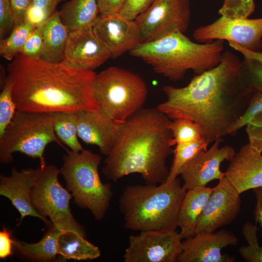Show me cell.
Returning <instances> with one entry per match:
<instances>
[{
    "mask_svg": "<svg viewBox=\"0 0 262 262\" xmlns=\"http://www.w3.org/2000/svg\"><path fill=\"white\" fill-rule=\"evenodd\" d=\"M241 63L232 52H224L217 66L196 75L187 85L164 86L166 100L157 108L170 119L196 123L209 144L222 138L244 113L253 95L240 81Z\"/></svg>",
    "mask_w": 262,
    "mask_h": 262,
    "instance_id": "1",
    "label": "cell"
},
{
    "mask_svg": "<svg viewBox=\"0 0 262 262\" xmlns=\"http://www.w3.org/2000/svg\"><path fill=\"white\" fill-rule=\"evenodd\" d=\"M18 111L52 114L96 110V73L63 62L31 59L18 54L8 65Z\"/></svg>",
    "mask_w": 262,
    "mask_h": 262,
    "instance_id": "2",
    "label": "cell"
},
{
    "mask_svg": "<svg viewBox=\"0 0 262 262\" xmlns=\"http://www.w3.org/2000/svg\"><path fill=\"white\" fill-rule=\"evenodd\" d=\"M170 119L156 108H141L121 124L115 144L106 156L102 173L116 182L137 173L146 184L166 181L168 157L173 152Z\"/></svg>",
    "mask_w": 262,
    "mask_h": 262,
    "instance_id": "3",
    "label": "cell"
},
{
    "mask_svg": "<svg viewBox=\"0 0 262 262\" xmlns=\"http://www.w3.org/2000/svg\"><path fill=\"white\" fill-rule=\"evenodd\" d=\"M224 48V40L197 43L183 33L175 32L141 43L129 53L150 66L155 73L175 82L182 80L190 70L197 75L217 66Z\"/></svg>",
    "mask_w": 262,
    "mask_h": 262,
    "instance_id": "4",
    "label": "cell"
},
{
    "mask_svg": "<svg viewBox=\"0 0 262 262\" xmlns=\"http://www.w3.org/2000/svg\"><path fill=\"white\" fill-rule=\"evenodd\" d=\"M187 190L177 178L170 182L127 186L119 199L124 227L133 231L175 230Z\"/></svg>",
    "mask_w": 262,
    "mask_h": 262,
    "instance_id": "5",
    "label": "cell"
},
{
    "mask_svg": "<svg viewBox=\"0 0 262 262\" xmlns=\"http://www.w3.org/2000/svg\"><path fill=\"white\" fill-rule=\"evenodd\" d=\"M60 168L74 203L90 211L95 219H103L113 196L111 185L103 183L98 173L101 157L87 149L66 150Z\"/></svg>",
    "mask_w": 262,
    "mask_h": 262,
    "instance_id": "6",
    "label": "cell"
},
{
    "mask_svg": "<svg viewBox=\"0 0 262 262\" xmlns=\"http://www.w3.org/2000/svg\"><path fill=\"white\" fill-rule=\"evenodd\" d=\"M52 142L67 150L54 131L52 114L17 110L0 136V162L9 164L13 160V154L20 152L38 158L40 165L44 166L45 148Z\"/></svg>",
    "mask_w": 262,
    "mask_h": 262,
    "instance_id": "7",
    "label": "cell"
},
{
    "mask_svg": "<svg viewBox=\"0 0 262 262\" xmlns=\"http://www.w3.org/2000/svg\"><path fill=\"white\" fill-rule=\"evenodd\" d=\"M94 93L99 108L115 120L123 122L142 108L148 89L138 75L110 66L96 74Z\"/></svg>",
    "mask_w": 262,
    "mask_h": 262,
    "instance_id": "8",
    "label": "cell"
},
{
    "mask_svg": "<svg viewBox=\"0 0 262 262\" xmlns=\"http://www.w3.org/2000/svg\"><path fill=\"white\" fill-rule=\"evenodd\" d=\"M60 170L53 164L40 165L36 169L31 194L32 204L44 218L61 231L77 232L84 237V229L74 218L69 201L72 195L58 180Z\"/></svg>",
    "mask_w": 262,
    "mask_h": 262,
    "instance_id": "9",
    "label": "cell"
},
{
    "mask_svg": "<svg viewBox=\"0 0 262 262\" xmlns=\"http://www.w3.org/2000/svg\"><path fill=\"white\" fill-rule=\"evenodd\" d=\"M190 16L189 0H155L135 19L140 30L141 43L175 32L184 33L189 26Z\"/></svg>",
    "mask_w": 262,
    "mask_h": 262,
    "instance_id": "10",
    "label": "cell"
},
{
    "mask_svg": "<svg viewBox=\"0 0 262 262\" xmlns=\"http://www.w3.org/2000/svg\"><path fill=\"white\" fill-rule=\"evenodd\" d=\"M183 239L175 230L142 231L129 238L123 255L125 262H176Z\"/></svg>",
    "mask_w": 262,
    "mask_h": 262,
    "instance_id": "11",
    "label": "cell"
},
{
    "mask_svg": "<svg viewBox=\"0 0 262 262\" xmlns=\"http://www.w3.org/2000/svg\"><path fill=\"white\" fill-rule=\"evenodd\" d=\"M193 35L200 43L227 40L249 50L262 52V18L229 19L221 16L212 23L196 28Z\"/></svg>",
    "mask_w": 262,
    "mask_h": 262,
    "instance_id": "12",
    "label": "cell"
},
{
    "mask_svg": "<svg viewBox=\"0 0 262 262\" xmlns=\"http://www.w3.org/2000/svg\"><path fill=\"white\" fill-rule=\"evenodd\" d=\"M240 195L226 176L219 180L199 217L195 235L213 232L232 223L241 210Z\"/></svg>",
    "mask_w": 262,
    "mask_h": 262,
    "instance_id": "13",
    "label": "cell"
},
{
    "mask_svg": "<svg viewBox=\"0 0 262 262\" xmlns=\"http://www.w3.org/2000/svg\"><path fill=\"white\" fill-rule=\"evenodd\" d=\"M222 141V138L214 141L209 149L199 153L181 169L179 176L186 190L205 186L211 181L220 180L226 176L225 172L220 170L221 164L224 161L230 162L236 152L229 146L220 147Z\"/></svg>",
    "mask_w": 262,
    "mask_h": 262,
    "instance_id": "14",
    "label": "cell"
},
{
    "mask_svg": "<svg viewBox=\"0 0 262 262\" xmlns=\"http://www.w3.org/2000/svg\"><path fill=\"white\" fill-rule=\"evenodd\" d=\"M93 31L115 59L130 52L141 43L140 32L135 20H131L119 13L99 14Z\"/></svg>",
    "mask_w": 262,
    "mask_h": 262,
    "instance_id": "15",
    "label": "cell"
},
{
    "mask_svg": "<svg viewBox=\"0 0 262 262\" xmlns=\"http://www.w3.org/2000/svg\"><path fill=\"white\" fill-rule=\"evenodd\" d=\"M238 242L235 234L225 229L196 234L182 241L178 262H233L234 258L222 254V250L229 246H237Z\"/></svg>",
    "mask_w": 262,
    "mask_h": 262,
    "instance_id": "16",
    "label": "cell"
},
{
    "mask_svg": "<svg viewBox=\"0 0 262 262\" xmlns=\"http://www.w3.org/2000/svg\"><path fill=\"white\" fill-rule=\"evenodd\" d=\"M110 58L109 51L97 37L93 27L69 32L62 62L64 64L94 71Z\"/></svg>",
    "mask_w": 262,
    "mask_h": 262,
    "instance_id": "17",
    "label": "cell"
},
{
    "mask_svg": "<svg viewBox=\"0 0 262 262\" xmlns=\"http://www.w3.org/2000/svg\"><path fill=\"white\" fill-rule=\"evenodd\" d=\"M75 113L78 137L86 144L97 146L102 155L107 156L115 144L122 122L99 108Z\"/></svg>",
    "mask_w": 262,
    "mask_h": 262,
    "instance_id": "18",
    "label": "cell"
},
{
    "mask_svg": "<svg viewBox=\"0 0 262 262\" xmlns=\"http://www.w3.org/2000/svg\"><path fill=\"white\" fill-rule=\"evenodd\" d=\"M36 169L27 168L18 171L13 167L10 176H0V195L8 198L24 217L31 216L39 218L49 226L51 222L44 218L34 208L31 199L32 188Z\"/></svg>",
    "mask_w": 262,
    "mask_h": 262,
    "instance_id": "19",
    "label": "cell"
},
{
    "mask_svg": "<svg viewBox=\"0 0 262 262\" xmlns=\"http://www.w3.org/2000/svg\"><path fill=\"white\" fill-rule=\"evenodd\" d=\"M226 177L241 194L262 187V153L248 143L241 147L229 162Z\"/></svg>",
    "mask_w": 262,
    "mask_h": 262,
    "instance_id": "20",
    "label": "cell"
},
{
    "mask_svg": "<svg viewBox=\"0 0 262 262\" xmlns=\"http://www.w3.org/2000/svg\"><path fill=\"white\" fill-rule=\"evenodd\" d=\"M213 188L196 187L187 190L180 205L177 220L178 227L183 239L195 235L198 220Z\"/></svg>",
    "mask_w": 262,
    "mask_h": 262,
    "instance_id": "21",
    "label": "cell"
},
{
    "mask_svg": "<svg viewBox=\"0 0 262 262\" xmlns=\"http://www.w3.org/2000/svg\"><path fill=\"white\" fill-rule=\"evenodd\" d=\"M68 34L69 31L60 18L59 11L56 10L45 22L40 59L51 63L62 62Z\"/></svg>",
    "mask_w": 262,
    "mask_h": 262,
    "instance_id": "22",
    "label": "cell"
},
{
    "mask_svg": "<svg viewBox=\"0 0 262 262\" xmlns=\"http://www.w3.org/2000/svg\"><path fill=\"white\" fill-rule=\"evenodd\" d=\"M59 13L69 32L93 27L100 14L97 0H69L63 4Z\"/></svg>",
    "mask_w": 262,
    "mask_h": 262,
    "instance_id": "23",
    "label": "cell"
},
{
    "mask_svg": "<svg viewBox=\"0 0 262 262\" xmlns=\"http://www.w3.org/2000/svg\"><path fill=\"white\" fill-rule=\"evenodd\" d=\"M57 253L65 259L93 260L99 257V248L72 231H62L57 242Z\"/></svg>",
    "mask_w": 262,
    "mask_h": 262,
    "instance_id": "24",
    "label": "cell"
},
{
    "mask_svg": "<svg viewBox=\"0 0 262 262\" xmlns=\"http://www.w3.org/2000/svg\"><path fill=\"white\" fill-rule=\"evenodd\" d=\"M43 237L35 243L13 240V247L22 256L35 261L49 262L56 259L57 242L61 230L52 224Z\"/></svg>",
    "mask_w": 262,
    "mask_h": 262,
    "instance_id": "25",
    "label": "cell"
},
{
    "mask_svg": "<svg viewBox=\"0 0 262 262\" xmlns=\"http://www.w3.org/2000/svg\"><path fill=\"white\" fill-rule=\"evenodd\" d=\"M54 131L62 143L74 151L83 148L78 140L75 113H52Z\"/></svg>",
    "mask_w": 262,
    "mask_h": 262,
    "instance_id": "26",
    "label": "cell"
},
{
    "mask_svg": "<svg viewBox=\"0 0 262 262\" xmlns=\"http://www.w3.org/2000/svg\"><path fill=\"white\" fill-rule=\"evenodd\" d=\"M36 27L25 20L14 27L8 36L0 39V54L8 61H12L18 54Z\"/></svg>",
    "mask_w": 262,
    "mask_h": 262,
    "instance_id": "27",
    "label": "cell"
},
{
    "mask_svg": "<svg viewBox=\"0 0 262 262\" xmlns=\"http://www.w3.org/2000/svg\"><path fill=\"white\" fill-rule=\"evenodd\" d=\"M210 144L205 139L187 144H178L173 149L174 158L165 182H170L179 176L181 169Z\"/></svg>",
    "mask_w": 262,
    "mask_h": 262,
    "instance_id": "28",
    "label": "cell"
},
{
    "mask_svg": "<svg viewBox=\"0 0 262 262\" xmlns=\"http://www.w3.org/2000/svg\"><path fill=\"white\" fill-rule=\"evenodd\" d=\"M168 128L172 134L171 143L173 146L189 143L204 138L203 132L200 127L188 119H170Z\"/></svg>",
    "mask_w": 262,
    "mask_h": 262,
    "instance_id": "29",
    "label": "cell"
},
{
    "mask_svg": "<svg viewBox=\"0 0 262 262\" xmlns=\"http://www.w3.org/2000/svg\"><path fill=\"white\" fill-rule=\"evenodd\" d=\"M239 78L248 93L262 94V62L244 57L239 70Z\"/></svg>",
    "mask_w": 262,
    "mask_h": 262,
    "instance_id": "30",
    "label": "cell"
},
{
    "mask_svg": "<svg viewBox=\"0 0 262 262\" xmlns=\"http://www.w3.org/2000/svg\"><path fill=\"white\" fill-rule=\"evenodd\" d=\"M257 225L246 222L242 226V234L247 243L239 248L241 257L247 262H262V246H260L257 237Z\"/></svg>",
    "mask_w": 262,
    "mask_h": 262,
    "instance_id": "31",
    "label": "cell"
},
{
    "mask_svg": "<svg viewBox=\"0 0 262 262\" xmlns=\"http://www.w3.org/2000/svg\"><path fill=\"white\" fill-rule=\"evenodd\" d=\"M12 88V81L7 75L0 94V136L11 123L17 111Z\"/></svg>",
    "mask_w": 262,
    "mask_h": 262,
    "instance_id": "32",
    "label": "cell"
},
{
    "mask_svg": "<svg viewBox=\"0 0 262 262\" xmlns=\"http://www.w3.org/2000/svg\"><path fill=\"white\" fill-rule=\"evenodd\" d=\"M255 8L254 0H224L219 13L229 19L247 18Z\"/></svg>",
    "mask_w": 262,
    "mask_h": 262,
    "instance_id": "33",
    "label": "cell"
},
{
    "mask_svg": "<svg viewBox=\"0 0 262 262\" xmlns=\"http://www.w3.org/2000/svg\"><path fill=\"white\" fill-rule=\"evenodd\" d=\"M45 22L34 29L19 54L31 59H40L43 48V34Z\"/></svg>",
    "mask_w": 262,
    "mask_h": 262,
    "instance_id": "34",
    "label": "cell"
},
{
    "mask_svg": "<svg viewBox=\"0 0 262 262\" xmlns=\"http://www.w3.org/2000/svg\"><path fill=\"white\" fill-rule=\"evenodd\" d=\"M261 111H262V94L254 93L245 111L229 128L228 135L235 134L240 129L246 126L257 113Z\"/></svg>",
    "mask_w": 262,
    "mask_h": 262,
    "instance_id": "35",
    "label": "cell"
},
{
    "mask_svg": "<svg viewBox=\"0 0 262 262\" xmlns=\"http://www.w3.org/2000/svg\"><path fill=\"white\" fill-rule=\"evenodd\" d=\"M14 26L15 20L10 0H0V39L11 33Z\"/></svg>",
    "mask_w": 262,
    "mask_h": 262,
    "instance_id": "36",
    "label": "cell"
},
{
    "mask_svg": "<svg viewBox=\"0 0 262 262\" xmlns=\"http://www.w3.org/2000/svg\"><path fill=\"white\" fill-rule=\"evenodd\" d=\"M155 0H126L119 13L123 17L135 20L146 11Z\"/></svg>",
    "mask_w": 262,
    "mask_h": 262,
    "instance_id": "37",
    "label": "cell"
},
{
    "mask_svg": "<svg viewBox=\"0 0 262 262\" xmlns=\"http://www.w3.org/2000/svg\"><path fill=\"white\" fill-rule=\"evenodd\" d=\"M246 132L249 145L262 153V125L249 123L246 126Z\"/></svg>",
    "mask_w": 262,
    "mask_h": 262,
    "instance_id": "38",
    "label": "cell"
},
{
    "mask_svg": "<svg viewBox=\"0 0 262 262\" xmlns=\"http://www.w3.org/2000/svg\"><path fill=\"white\" fill-rule=\"evenodd\" d=\"M33 0H10L15 20V26L25 21L26 13ZM14 26V27H15Z\"/></svg>",
    "mask_w": 262,
    "mask_h": 262,
    "instance_id": "39",
    "label": "cell"
},
{
    "mask_svg": "<svg viewBox=\"0 0 262 262\" xmlns=\"http://www.w3.org/2000/svg\"><path fill=\"white\" fill-rule=\"evenodd\" d=\"M13 240L11 232L3 229L0 231V258L5 259L12 255Z\"/></svg>",
    "mask_w": 262,
    "mask_h": 262,
    "instance_id": "40",
    "label": "cell"
},
{
    "mask_svg": "<svg viewBox=\"0 0 262 262\" xmlns=\"http://www.w3.org/2000/svg\"><path fill=\"white\" fill-rule=\"evenodd\" d=\"M126 0H97L100 14L119 13Z\"/></svg>",
    "mask_w": 262,
    "mask_h": 262,
    "instance_id": "41",
    "label": "cell"
},
{
    "mask_svg": "<svg viewBox=\"0 0 262 262\" xmlns=\"http://www.w3.org/2000/svg\"><path fill=\"white\" fill-rule=\"evenodd\" d=\"M48 18L42 10L32 3L26 13L25 20L37 27L45 22Z\"/></svg>",
    "mask_w": 262,
    "mask_h": 262,
    "instance_id": "42",
    "label": "cell"
},
{
    "mask_svg": "<svg viewBox=\"0 0 262 262\" xmlns=\"http://www.w3.org/2000/svg\"><path fill=\"white\" fill-rule=\"evenodd\" d=\"M64 0H33V4L42 10L49 17L56 10L58 5Z\"/></svg>",
    "mask_w": 262,
    "mask_h": 262,
    "instance_id": "43",
    "label": "cell"
},
{
    "mask_svg": "<svg viewBox=\"0 0 262 262\" xmlns=\"http://www.w3.org/2000/svg\"><path fill=\"white\" fill-rule=\"evenodd\" d=\"M253 190L256 198L254 217L256 222L260 225L262 236V187Z\"/></svg>",
    "mask_w": 262,
    "mask_h": 262,
    "instance_id": "44",
    "label": "cell"
},
{
    "mask_svg": "<svg viewBox=\"0 0 262 262\" xmlns=\"http://www.w3.org/2000/svg\"><path fill=\"white\" fill-rule=\"evenodd\" d=\"M229 44L233 49L241 53L244 57L255 59L262 62V52L249 50L232 42H229Z\"/></svg>",
    "mask_w": 262,
    "mask_h": 262,
    "instance_id": "45",
    "label": "cell"
},
{
    "mask_svg": "<svg viewBox=\"0 0 262 262\" xmlns=\"http://www.w3.org/2000/svg\"><path fill=\"white\" fill-rule=\"evenodd\" d=\"M249 123L262 125V111L257 113L251 119Z\"/></svg>",
    "mask_w": 262,
    "mask_h": 262,
    "instance_id": "46",
    "label": "cell"
}]
</instances>
